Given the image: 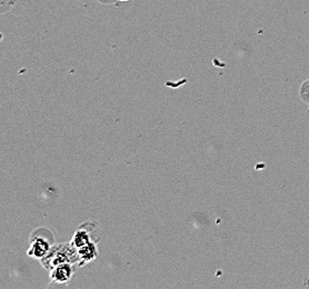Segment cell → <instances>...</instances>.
<instances>
[{
    "label": "cell",
    "mask_w": 309,
    "mask_h": 289,
    "mask_svg": "<svg viewBox=\"0 0 309 289\" xmlns=\"http://www.w3.org/2000/svg\"><path fill=\"white\" fill-rule=\"evenodd\" d=\"M80 262L78 249L73 244H64L54 246L42 258V266L48 270H53L62 263Z\"/></svg>",
    "instance_id": "6da1fadb"
},
{
    "label": "cell",
    "mask_w": 309,
    "mask_h": 289,
    "mask_svg": "<svg viewBox=\"0 0 309 289\" xmlns=\"http://www.w3.org/2000/svg\"><path fill=\"white\" fill-rule=\"evenodd\" d=\"M50 277H52L53 281L58 282V284H64L67 282L69 279L72 278L74 274V267L73 263H62V265L57 266L53 270H50Z\"/></svg>",
    "instance_id": "7a4b0ae2"
},
{
    "label": "cell",
    "mask_w": 309,
    "mask_h": 289,
    "mask_svg": "<svg viewBox=\"0 0 309 289\" xmlns=\"http://www.w3.org/2000/svg\"><path fill=\"white\" fill-rule=\"evenodd\" d=\"M52 249L50 244L43 239L41 237H36L35 239L31 242L30 249L28 250V255L34 256L36 258H43Z\"/></svg>",
    "instance_id": "3957f363"
},
{
    "label": "cell",
    "mask_w": 309,
    "mask_h": 289,
    "mask_svg": "<svg viewBox=\"0 0 309 289\" xmlns=\"http://www.w3.org/2000/svg\"><path fill=\"white\" fill-rule=\"evenodd\" d=\"M78 255H79L80 261L83 263L89 262V261L93 260L98 255L96 245H94L93 243H90V244L86 245V246L79 248L78 249Z\"/></svg>",
    "instance_id": "277c9868"
},
{
    "label": "cell",
    "mask_w": 309,
    "mask_h": 289,
    "mask_svg": "<svg viewBox=\"0 0 309 289\" xmlns=\"http://www.w3.org/2000/svg\"><path fill=\"white\" fill-rule=\"evenodd\" d=\"M90 243H91V237L89 232H88L86 229H79L75 232L72 244L76 248L79 249Z\"/></svg>",
    "instance_id": "5b68a950"
},
{
    "label": "cell",
    "mask_w": 309,
    "mask_h": 289,
    "mask_svg": "<svg viewBox=\"0 0 309 289\" xmlns=\"http://www.w3.org/2000/svg\"><path fill=\"white\" fill-rule=\"evenodd\" d=\"M118 2H122V3H125V2H129V0H118Z\"/></svg>",
    "instance_id": "8992f818"
}]
</instances>
